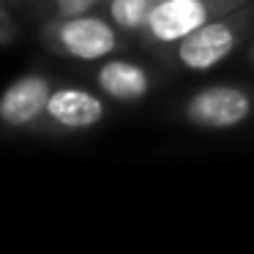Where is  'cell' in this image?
<instances>
[{"label": "cell", "mask_w": 254, "mask_h": 254, "mask_svg": "<svg viewBox=\"0 0 254 254\" xmlns=\"http://www.w3.org/2000/svg\"><path fill=\"white\" fill-rule=\"evenodd\" d=\"M216 0H159L150 8L148 36L161 44H175L199 25L210 22Z\"/></svg>", "instance_id": "3"}, {"label": "cell", "mask_w": 254, "mask_h": 254, "mask_svg": "<svg viewBox=\"0 0 254 254\" xmlns=\"http://www.w3.org/2000/svg\"><path fill=\"white\" fill-rule=\"evenodd\" d=\"M252 107H254L252 93H246L243 88L210 85V88L197 90L189 99L183 115L191 126L224 131V128H235L241 123H246V118L252 115Z\"/></svg>", "instance_id": "1"}, {"label": "cell", "mask_w": 254, "mask_h": 254, "mask_svg": "<svg viewBox=\"0 0 254 254\" xmlns=\"http://www.w3.org/2000/svg\"><path fill=\"white\" fill-rule=\"evenodd\" d=\"M252 61H254V47H252Z\"/></svg>", "instance_id": "10"}, {"label": "cell", "mask_w": 254, "mask_h": 254, "mask_svg": "<svg viewBox=\"0 0 254 254\" xmlns=\"http://www.w3.org/2000/svg\"><path fill=\"white\" fill-rule=\"evenodd\" d=\"M153 0H110V19L121 30H145Z\"/></svg>", "instance_id": "8"}, {"label": "cell", "mask_w": 254, "mask_h": 254, "mask_svg": "<svg viewBox=\"0 0 254 254\" xmlns=\"http://www.w3.org/2000/svg\"><path fill=\"white\" fill-rule=\"evenodd\" d=\"M55 36L61 50L77 61H99L118 50V36L112 25L88 14L66 17V22L58 28Z\"/></svg>", "instance_id": "4"}, {"label": "cell", "mask_w": 254, "mask_h": 254, "mask_svg": "<svg viewBox=\"0 0 254 254\" xmlns=\"http://www.w3.org/2000/svg\"><path fill=\"white\" fill-rule=\"evenodd\" d=\"M96 79H99V88L110 99L123 101V104H134V101L145 99L150 90L148 71L131 61H107L99 68Z\"/></svg>", "instance_id": "7"}, {"label": "cell", "mask_w": 254, "mask_h": 254, "mask_svg": "<svg viewBox=\"0 0 254 254\" xmlns=\"http://www.w3.org/2000/svg\"><path fill=\"white\" fill-rule=\"evenodd\" d=\"M50 96L52 90L44 77L39 74L19 77L0 96V121L8 126H28L36 118H41V112H47Z\"/></svg>", "instance_id": "5"}, {"label": "cell", "mask_w": 254, "mask_h": 254, "mask_svg": "<svg viewBox=\"0 0 254 254\" xmlns=\"http://www.w3.org/2000/svg\"><path fill=\"white\" fill-rule=\"evenodd\" d=\"M99 0H55L58 11L63 14V17H77V14H88L90 8L96 6Z\"/></svg>", "instance_id": "9"}, {"label": "cell", "mask_w": 254, "mask_h": 254, "mask_svg": "<svg viewBox=\"0 0 254 254\" xmlns=\"http://www.w3.org/2000/svg\"><path fill=\"white\" fill-rule=\"evenodd\" d=\"M47 115L66 128H93L104 118V101L82 88H61L52 90Z\"/></svg>", "instance_id": "6"}, {"label": "cell", "mask_w": 254, "mask_h": 254, "mask_svg": "<svg viewBox=\"0 0 254 254\" xmlns=\"http://www.w3.org/2000/svg\"><path fill=\"white\" fill-rule=\"evenodd\" d=\"M153 3H159V0H153Z\"/></svg>", "instance_id": "11"}, {"label": "cell", "mask_w": 254, "mask_h": 254, "mask_svg": "<svg viewBox=\"0 0 254 254\" xmlns=\"http://www.w3.org/2000/svg\"><path fill=\"white\" fill-rule=\"evenodd\" d=\"M238 28L227 19H210L181 41H175V61L189 71H208L235 52Z\"/></svg>", "instance_id": "2"}]
</instances>
